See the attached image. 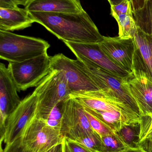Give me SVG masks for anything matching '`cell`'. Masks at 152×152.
Wrapping results in <instances>:
<instances>
[{
	"mask_svg": "<svg viewBox=\"0 0 152 152\" xmlns=\"http://www.w3.org/2000/svg\"><path fill=\"white\" fill-rule=\"evenodd\" d=\"M28 12L76 13L84 10L75 0H31L26 6Z\"/></svg>",
	"mask_w": 152,
	"mask_h": 152,
	"instance_id": "9a60e30c",
	"label": "cell"
},
{
	"mask_svg": "<svg viewBox=\"0 0 152 152\" xmlns=\"http://www.w3.org/2000/svg\"><path fill=\"white\" fill-rule=\"evenodd\" d=\"M35 22L25 9L0 8V30L13 31L29 27Z\"/></svg>",
	"mask_w": 152,
	"mask_h": 152,
	"instance_id": "2e32d148",
	"label": "cell"
},
{
	"mask_svg": "<svg viewBox=\"0 0 152 152\" xmlns=\"http://www.w3.org/2000/svg\"><path fill=\"white\" fill-rule=\"evenodd\" d=\"M29 14L35 22L43 26L62 42L99 43L103 39L84 10L76 13L29 12Z\"/></svg>",
	"mask_w": 152,
	"mask_h": 152,
	"instance_id": "6da1fadb",
	"label": "cell"
},
{
	"mask_svg": "<svg viewBox=\"0 0 152 152\" xmlns=\"http://www.w3.org/2000/svg\"><path fill=\"white\" fill-rule=\"evenodd\" d=\"M61 133L60 128L50 126L46 120L35 115L19 133L16 141L26 152H50L62 144Z\"/></svg>",
	"mask_w": 152,
	"mask_h": 152,
	"instance_id": "7a4b0ae2",
	"label": "cell"
},
{
	"mask_svg": "<svg viewBox=\"0 0 152 152\" xmlns=\"http://www.w3.org/2000/svg\"><path fill=\"white\" fill-rule=\"evenodd\" d=\"M132 3L133 10H138L143 7L146 0H130Z\"/></svg>",
	"mask_w": 152,
	"mask_h": 152,
	"instance_id": "4316f807",
	"label": "cell"
},
{
	"mask_svg": "<svg viewBox=\"0 0 152 152\" xmlns=\"http://www.w3.org/2000/svg\"><path fill=\"white\" fill-rule=\"evenodd\" d=\"M101 49L117 65L129 74L133 71L135 46L134 39L104 36L99 43Z\"/></svg>",
	"mask_w": 152,
	"mask_h": 152,
	"instance_id": "7c38bea8",
	"label": "cell"
},
{
	"mask_svg": "<svg viewBox=\"0 0 152 152\" xmlns=\"http://www.w3.org/2000/svg\"><path fill=\"white\" fill-rule=\"evenodd\" d=\"M81 61L84 68L100 89L111 91L140 114L138 106L124 84V78L114 75L92 61Z\"/></svg>",
	"mask_w": 152,
	"mask_h": 152,
	"instance_id": "52a82bcc",
	"label": "cell"
},
{
	"mask_svg": "<svg viewBox=\"0 0 152 152\" xmlns=\"http://www.w3.org/2000/svg\"><path fill=\"white\" fill-rule=\"evenodd\" d=\"M85 113L88 119L91 127L93 130L101 137L107 135L114 133L109 127L107 126L101 121L95 118L93 114L84 109Z\"/></svg>",
	"mask_w": 152,
	"mask_h": 152,
	"instance_id": "7402d4cb",
	"label": "cell"
},
{
	"mask_svg": "<svg viewBox=\"0 0 152 152\" xmlns=\"http://www.w3.org/2000/svg\"><path fill=\"white\" fill-rule=\"evenodd\" d=\"M50 45L41 38L0 30V58L10 62H21L47 53Z\"/></svg>",
	"mask_w": 152,
	"mask_h": 152,
	"instance_id": "3957f363",
	"label": "cell"
},
{
	"mask_svg": "<svg viewBox=\"0 0 152 152\" xmlns=\"http://www.w3.org/2000/svg\"><path fill=\"white\" fill-rule=\"evenodd\" d=\"M51 70H61L63 72L70 95L100 90L79 60L71 59L59 53L51 57Z\"/></svg>",
	"mask_w": 152,
	"mask_h": 152,
	"instance_id": "8992f818",
	"label": "cell"
},
{
	"mask_svg": "<svg viewBox=\"0 0 152 152\" xmlns=\"http://www.w3.org/2000/svg\"><path fill=\"white\" fill-rule=\"evenodd\" d=\"M37 104V90L21 100L15 110L7 118L2 131L1 142L6 144L4 149L17 140L19 133L36 114Z\"/></svg>",
	"mask_w": 152,
	"mask_h": 152,
	"instance_id": "ba28073f",
	"label": "cell"
},
{
	"mask_svg": "<svg viewBox=\"0 0 152 152\" xmlns=\"http://www.w3.org/2000/svg\"><path fill=\"white\" fill-rule=\"evenodd\" d=\"M62 152H99L70 138H63Z\"/></svg>",
	"mask_w": 152,
	"mask_h": 152,
	"instance_id": "603a6c76",
	"label": "cell"
},
{
	"mask_svg": "<svg viewBox=\"0 0 152 152\" xmlns=\"http://www.w3.org/2000/svg\"><path fill=\"white\" fill-rule=\"evenodd\" d=\"M78 59H85L93 62L116 75L127 77L129 75L113 62L101 49L98 43H81L63 42Z\"/></svg>",
	"mask_w": 152,
	"mask_h": 152,
	"instance_id": "8fae6325",
	"label": "cell"
},
{
	"mask_svg": "<svg viewBox=\"0 0 152 152\" xmlns=\"http://www.w3.org/2000/svg\"><path fill=\"white\" fill-rule=\"evenodd\" d=\"M119 152H146L139 147H128Z\"/></svg>",
	"mask_w": 152,
	"mask_h": 152,
	"instance_id": "83f0119b",
	"label": "cell"
},
{
	"mask_svg": "<svg viewBox=\"0 0 152 152\" xmlns=\"http://www.w3.org/2000/svg\"><path fill=\"white\" fill-rule=\"evenodd\" d=\"M8 69L18 91L37 86L51 71L47 53L21 62H10Z\"/></svg>",
	"mask_w": 152,
	"mask_h": 152,
	"instance_id": "5b68a950",
	"label": "cell"
},
{
	"mask_svg": "<svg viewBox=\"0 0 152 152\" xmlns=\"http://www.w3.org/2000/svg\"><path fill=\"white\" fill-rule=\"evenodd\" d=\"M131 4L132 3L130 0H124L117 5H111V15L115 18L121 14L126 13Z\"/></svg>",
	"mask_w": 152,
	"mask_h": 152,
	"instance_id": "cb8c5ba5",
	"label": "cell"
},
{
	"mask_svg": "<svg viewBox=\"0 0 152 152\" xmlns=\"http://www.w3.org/2000/svg\"><path fill=\"white\" fill-rule=\"evenodd\" d=\"M133 39L135 46L133 71H142L152 80V37L137 27Z\"/></svg>",
	"mask_w": 152,
	"mask_h": 152,
	"instance_id": "5bb4252c",
	"label": "cell"
},
{
	"mask_svg": "<svg viewBox=\"0 0 152 152\" xmlns=\"http://www.w3.org/2000/svg\"><path fill=\"white\" fill-rule=\"evenodd\" d=\"M132 4L129 6L126 13L115 18L119 27V37L121 39H133L137 29Z\"/></svg>",
	"mask_w": 152,
	"mask_h": 152,
	"instance_id": "e0dca14e",
	"label": "cell"
},
{
	"mask_svg": "<svg viewBox=\"0 0 152 152\" xmlns=\"http://www.w3.org/2000/svg\"><path fill=\"white\" fill-rule=\"evenodd\" d=\"M137 146L146 152H152V114L141 116Z\"/></svg>",
	"mask_w": 152,
	"mask_h": 152,
	"instance_id": "ac0fdd59",
	"label": "cell"
},
{
	"mask_svg": "<svg viewBox=\"0 0 152 152\" xmlns=\"http://www.w3.org/2000/svg\"><path fill=\"white\" fill-rule=\"evenodd\" d=\"M18 89L8 67L0 64V124L3 131L7 118L21 102Z\"/></svg>",
	"mask_w": 152,
	"mask_h": 152,
	"instance_id": "4fadbf2b",
	"label": "cell"
},
{
	"mask_svg": "<svg viewBox=\"0 0 152 152\" xmlns=\"http://www.w3.org/2000/svg\"><path fill=\"white\" fill-rule=\"evenodd\" d=\"M15 0H0V8L15 9L18 8Z\"/></svg>",
	"mask_w": 152,
	"mask_h": 152,
	"instance_id": "d4e9b609",
	"label": "cell"
},
{
	"mask_svg": "<svg viewBox=\"0 0 152 152\" xmlns=\"http://www.w3.org/2000/svg\"><path fill=\"white\" fill-rule=\"evenodd\" d=\"M133 12L137 27L152 37V0H146L142 8Z\"/></svg>",
	"mask_w": 152,
	"mask_h": 152,
	"instance_id": "d6986e66",
	"label": "cell"
},
{
	"mask_svg": "<svg viewBox=\"0 0 152 152\" xmlns=\"http://www.w3.org/2000/svg\"><path fill=\"white\" fill-rule=\"evenodd\" d=\"M35 89L37 94L36 117L46 121L54 108L70 95L68 82L61 70H51Z\"/></svg>",
	"mask_w": 152,
	"mask_h": 152,
	"instance_id": "277c9868",
	"label": "cell"
},
{
	"mask_svg": "<svg viewBox=\"0 0 152 152\" xmlns=\"http://www.w3.org/2000/svg\"><path fill=\"white\" fill-rule=\"evenodd\" d=\"M124 84L134 100L140 116L152 114V80L142 71H134L124 78Z\"/></svg>",
	"mask_w": 152,
	"mask_h": 152,
	"instance_id": "30bf717a",
	"label": "cell"
},
{
	"mask_svg": "<svg viewBox=\"0 0 152 152\" xmlns=\"http://www.w3.org/2000/svg\"><path fill=\"white\" fill-rule=\"evenodd\" d=\"M75 1H76L80 3V0H75Z\"/></svg>",
	"mask_w": 152,
	"mask_h": 152,
	"instance_id": "4dcf8cb0",
	"label": "cell"
},
{
	"mask_svg": "<svg viewBox=\"0 0 152 152\" xmlns=\"http://www.w3.org/2000/svg\"><path fill=\"white\" fill-rule=\"evenodd\" d=\"M18 5L26 6L31 0H15Z\"/></svg>",
	"mask_w": 152,
	"mask_h": 152,
	"instance_id": "f1b7e54d",
	"label": "cell"
},
{
	"mask_svg": "<svg viewBox=\"0 0 152 152\" xmlns=\"http://www.w3.org/2000/svg\"><path fill=\"white\" fill-rule=\"evenodd\" d=\"M101 138L102 148L100 152H119L129 147L115 132Z\"/></svg>",
	"mask_w": 152,
	"mask_h": 152,
	"instance_id": "44dd1931",
	"label": "cell"
},
{
	"mask_svg": "<svg viewBox=\"0 0 152 152\" xmlns=\"http://www.w3.org/2000/svg\"><path fill=\"white\" fill-rule=\"evenodd\" d=\"M83 106L101 111H116L140 116L111 91L100 90L70 95Z\"/></svg>",
	"mask_w": 152,
	"mask_h": 152,
	"instance_id": "9c48e42d",
	"label": "cell"
},
{
	"mask_svg": "<svg viewBox=\"0 0 152 152\" xmlns=\"http://www.w3.org/2000/svg\"><path fill=\"white\" fill-rule=\"evenodd\" d=\"M140 132V123L124 126L115 132L129 147H138Z\"/></svg>",
	"mask_w": 152,
	"mask_h": 152,
	"instance_id": "ffe728a7",
	"label": "cell"
},
{
	"mask_svg": "<svg viewBox=\"0 0 152 152\" xmlns=\"http://www.w3.org/2000/svg\"><path fill=\"white\" fill-rule=\"evenodd\" d=\"M3 152H26L19 145L18 141H15L7 148L4 149Z\"/></svg>",
	"mask_w": 152,
	"mask_h": 152,
	"instance_id": "484cf974",
	"label": "cell"
},
{
	"mask_svg": "<svg viewBox=\"0 0 152 152\" xmlns=\"http://www.w3.org/2000/svg\"><path fill=\"white\" fill-rule=\"evenodd\" d=\"M110 5H116L119 4L124 0H108Z\"/></svg>",
	"mask_w": 152,
	"mask_h": 152,
	"instance_id": "f546056e",
	"label": "cell"
}]
</instances>
